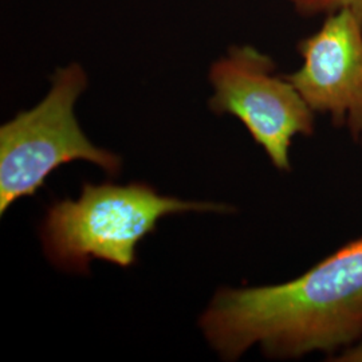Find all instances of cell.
<instances>
[{"mask_svg":"<svg viewBox=\"0 0 362 362\" xmlns=\"http://www.w3.org/2000/svg\"><path fill=\"white\" fill-rule=\"evenodd\" d=\"M227 361L259 344L272 358L333 351L362 336V238L282 285L221 288L200 318Z\"/></svg>","mask_w":362,"mask_h":362,"instance_id":"obj_1","label":"cell"},{"mask_svg":"<svg viewBox=\"0 0 362 362\" xmlns=\"http://www.w3.org/2000/svg\"><path fill=\"white\" fill-rule=\"evenodd\" d=\"M227 209L163 196L141 182L85 184L77 200L64 199L49 208L40 236L46 255L66 272H88L93 259L130 267L137 260V245L164 216Z\"/></svg>","mask_w":362,"mask_h":362,"instance_id":"obj_2","label":"cell"},{"mask_svg":"<svg viewBox=\"0 0 362 362\" xmlns=\"http://www.w3.org/2000/svg\"><path fill=\"white\" fill-rule=\"evenodd\" d=\"M88 88L83 67L57 69L47 95L0 128V212L18 199L37 194L47 176L74 160H86L110 176L121 168L118 156L93 145L82 132L74 106Z\"/></svg>","mask_w":362,"mask_h":362,"instance_id":"obj_3","label":"cell"},{"mask_svg":"<svg viewBox=\"0 0 362 362\" xmlns=\"http://www.w3.org/2000/svg\"><path fill=\"white\" fill-rule=\"evenodd\" d=\"M275 62L252 46H233L209 69L214 95L208 106L216 115L243 122L255 143L281 170L290 169L293 139L310 136L314 112L285 77L275 74Z\"/></svg>","mask_w":362,"mask_h":362,"instance_id":"obj_4","label":"cell"},{"mask_svg":"<svg viewBox=\"0 0 362 362\" xmlns=\"http://www.w3.org/2000/svg\"><path fill=\"white\" fill-rule=\"evenodd\" d=\"M303 64L285 76L313 112L329 113L362 143V13L339 8L297 46Z\"/></svg>","mask_w":362,"mask_h":362,"instance_id":"obj_5","label":"cell"},{"mask_svg":"<svg viewBox=\"0 0 362 362\" xmlns=\"http://www.w3.org/2000/svg\"><path fill=\"white\" fill-rule=\"evenodd\" d=\"M296 11L303 16H314L318 13H334L339 8L350 7L362 13V0H287Z\"/></svg>","mask_w":362,"mask_h":362,"instance_id":"obj_6","label":"cell"},{"mask_svg":"<svg viewBox=\"0 0 362 362\" xmlns=\"http://www.w3.org/2000/svg\"><path fill=\"white\" fill-rule=\"evenodd\" d=\"M341 362H362V344L354 348H349L341 357L337 358Z\"/></svg>","mask_w":362,"mask_h":362,"instance_id":"obj_7","label":"cell"}]
</instances>
